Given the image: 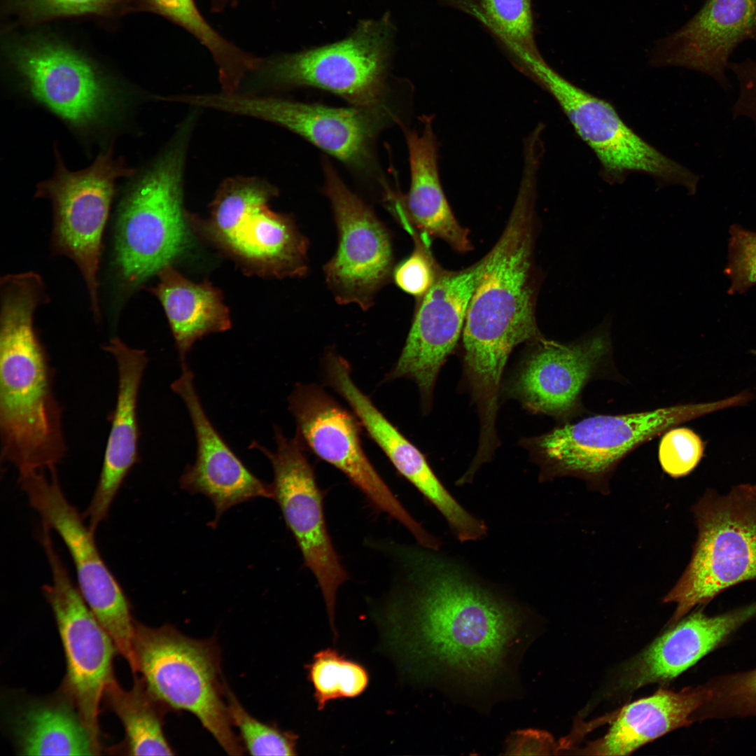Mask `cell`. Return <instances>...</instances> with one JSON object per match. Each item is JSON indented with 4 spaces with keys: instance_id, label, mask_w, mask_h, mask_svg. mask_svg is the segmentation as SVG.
I'll use <instances>...</instances> for the list:
<instances>
[{
    "instance_id": "cell-8",
    "label": "cell",
    "mask_w": 756,
    "mask_h": 756,
    "mask_svg": "<svg viewBox=\"0 0 756 756\" xmlns=\"http://www.w3.org/2000/svg\"><path fill=\"white\" fill-rule=\"evenodd\" d=\"M697 536L689 564L663 598L676 609L673 625L726 589L756 580V484L720 495L708 489L692 506Z\"/></svg>"
},
{
    "instance_id": "cell-2",
    "label": "cell",
    "mask_w": 756,
    "mask_h": 756,
    "mask_svg": "<svg viewBox=\"0 0 756 756\" xmlns=\"http://www.w3.org/2000/svg\"><path fill=\"white\" fill-rule=\"evenodd\" d=\"M537 180L523 176L504 230L487 253L463 330L464 370L479 416L496 417L507 360L517 345L541 337L535 316L533 262Z\"/></svg>"
},
{
    "instance_id": "cell-10",
    "label": "cell",
    "mask_w": 756,
    "mask_h": 756,
    "mask_svg": "<svg viewBox=\"0 0 756 756\" xmlns=\"http://www.w3.org/2000/svg\"><path fill=\"white\" fill-rule=\"evenodd\" d=\"M54 153V173L37 184L34 197L50 201L53 249L77 265L88 288L94 318L99 321L97 274L103 233L118 179L131 177L136 169L129 167L122 157H114L112 146L78 171L66 167L57 145Z\"/></svg>"
},
{
    "instance_id": "cell-27",
    "label": "cell",
    "mask_w": 756,
    "mask_h": 756,
    "mask_svg": "<svg viewBox=\"0 0 756 756\" xmlns=\"http://www.w3.org/2000/svg\"><path fill=\"white\" fill-rule=\"evenodd\" d=\"M13 717L12 736L19 755H94L102 750L63 687L56 694L30 699Z\"/></svg>"
},
{
    "instance_id": "cell-41",
    "label": "cell",
    "mask_w": 756,
    "mask_h": 756,
    "mask_svg": "<svg viewBox=\"0 0 756 756\" xmlns=\"http://www.w3.org/2000/svg\"><path fill=\"white\" fill-rule=\"evenodd\" d=\"M728 68L735 75L738 85V97L732 108L733 115L749 118L756 132V58L729 62Z\"/></svg>"
},
{
    "instance_id": "cell-42",
    "label": "cell",
    "mask_w": 756,
    "mask_h": 756,
    "mask_svg": "<svg viewBox=\"0 0 756 756\" xmlns=\"http://www.w3.org/2000/svg\"><path fill=\"white\" fill-rule=\"evenodd\" d=\"M552 735L535 729L517 730L506 741L505 755H549L557 754Z\"/></svg>"
},
{
    "instance_id": "cell-23",
    "label": "cell",
    "mask_w": 756,
    "mask_h": 756,
    "mask_svg": "<svg viewBox=\"0 0 756 756\" xmlns=\"http://www.w3.org/2000/svg\"><path fill=\"white\" fill-rule=\"evenodd\" d=\"M104 349L115 360L118 385L100 475L83 514L94 533L108 516L122 484L138 461L137 400L148 361L144 350L129 346L118 337H113Z\"/></svg>"
},
{
    "instance_id": "cell-1",
    "label": "cell",
    "mask_w": 756,
    "mask_h": 756,
    "mask_svg": "<svg viewBox=\"0 0 756 756\" xmlns=\"http://www.w3.org/2000/svg\"><path fill=\"white\" fill-rule=\"evenodd\" d=\"M379 551L393 572L372 615L403 675L493 679L522 626L517 608L438 550L384 540Z\"/></svg>"
},
{
    "instance_id": "cell-33",
    "label": "cell",
    "mask_w": 756,
    "mask_h": 756,
    "mask_svg": "<svg viewBox=\"0 0 756 756\" xmlns=\"http://www.w3.org/2000/svg\"><path fill=\"white\" fill-rule=\"evenodd\" d=\"M305 668L319 710L330 701L360 696L370 682L368 671L363 665L332 648L317 652Z\"/></svg>"
},
{
    "instance_id": "cell-43",
    "label": "cell",
    "mask_w": 756,
    "mask_h": 756,
    "mask_svg": "<svg viewBox=\"0 0 756 756\" xmlns=\"http://www.w3.org/2000/svg\"><path fill=\"white\" fill-rule=\"evenodd\" d=\"M752 354H756V349L751 351Z\"/></svg>"
},
{
    "instance_id": "cell-18",
    "label": "cell",
    "mask_w": 756,
    "mask_h": 756,
    "mask_svg": "<svg viewBox=\"0 0 756 756\" xmlns=\"http://www.w3.org/2000/svg\"><path fill=\"white\" fill-rule=\"evenodd\" d=\"M487 261L486 254L463 270H440L432 286L419 299L405 343L385 377L384 381H414L425 411L430 407L439 371L463 332L470 302Z\"/></svg>"
},
{
    "instance_id": "cell-34",
    "label": "cell",
    "mask_w": 756,
    "mask_h": 756,
    "mask_svg": "<svg viewBox=\"0 0 756 756\" xmlns=\"http://www.w3.org/2000/svg\"><path fill=\"white\" fill-rule=\"evenodd\" d=\"M277 195L276 187L260 177L236 176L225 178L211 204V216L208 222L211 235L220 244L247 213L267 204Z\"/></svg>"
},
{
    "instance_id": "cell-9",
    "label": "cell",
    "mask_w": 756,
    "mask_h": 756,
    "mask_svg": "<svg viewBox=\"0 0 756 756\" xmlns=\"http://www.w3.org/2000/svg\"><path fill=\"white\" fill-rule=\"evenodd\" d=\"M394 28L386 14L359 23L350 36L323 46L262 59L253 86L288 90L313 87L358 107L384 104ZM251 93V94H253Z\"/></svg>"
},
{
    "instance_id": "cell-7",
    "label": "cell",
    "mask_w": 756,
    "mask_h": 756,
    "mask_svg": "<svg viewBox=\"0 0 756 756\" xmlns=\"http://www.w3.org/2000/svg\"><path fill=\"white\" fill-rule=\"evenodd\" d=\"M133 651L136 672L157 699L169 710L194 715L228 755L243 754L228 714L214 638L195 639L170 624L154 628L135 621Z\"/></svg>"
},
{
    "instance_id": "cell-35",
    "label": "cell",
    "mask_w": 756,
    "mask_h": 756,
    "mask_svg": "<svg viewBox=\"0 0 756 756\" xmlns=\"http://www.w3.org/2000/svg\"><path fill=\"white\" fill-rule=\"evenodd\" d=\"M704 685L706 696L696 722L756 717V668L713 678Z\"/></svg>"
},
{
    "instance_id": "cell-38",
    "label": "cell",
    "mask_w": 756,
    "mask_h": 756,
    "mask_svg": "<svg viewBox=\"0 0 756 756\" xmlns=\"http://www.w3.org/2000/svg\"><path fill=\"white\" fill-rule=\"evenodd\" d=\"M705 444L692 430L673 427L662 434L658 458L662 470L672 477L690 474L700 462Z\"/></svg>"
},
{
    "instance_id": "cell-22",
    "label": "cell",
    "mask_w": 756,
    "mask_h": 756,
    "mask_svg": "<svg viewBox=\"0 0 756 756\" xmlns=\"http://www.w3.org/2000/svg\"><path fill=\"white\" fill-rule=\"evenodd\" d=\"M181 368V375L171 388L188 412L197 451L194 463L187 465L181 477L180 486L211 500L216 510L215 526L223 513L234 505L257 497L273 498L272 488L253 475L221 438L202 407L192 370L188 363Z\"/></svg>"
},
{
    "instance_id": "cell-19",
    "label": "cell",
    "mask_w": 756,
    "mask_h": 756,
    "mask_svg": "<svg viewBox=\"0 0 756 756\" xmlns=\"http://www.w3.org/2000/svg\"><path fill=\"white\" fill-rule=\"evenodd\" d=\"M518 369L510 393L530 410L564 423L585 412L586 385L611 370L612 346L606 330L568 344L541 337Z\"/></svg>"
},
{
    "instance_id": "cell-4",
    "label": "cell",
    "mask_w": 756,
    "mask_h": 756,
    "mask_svg": "<svg viewBox=\"0 0 756 756\" xmlns=\"http://www.w3.org/2000/svg\"><path fill=\"white\" fill-rule=\"evenodd\" d=\"M198 112L191 108L157 156L125 186L117 211L114 262L129 291L172 264L189 244L183 184Z\"/></svg>"
},
{
    "instance_id": "cell-24",
    "label": "cell",
    "mask_w": 756,
    "mask_h": 756,
    "mask_svg": "<svg viewBox=\"0 0 756 756\" xmlns=\"http://www.w3.org/2000/svg\"><path fill=\"white\" fill-rule=\"evenodd\" d=\"M755 617L756 602L714 616L703 608L685 615L628 665L620 688L633 691L675 678Z\"/></svg>"
},
{
    "instance_id": "cell-20",
    "label": "cell",
    "mask_w": 756,
    "mask_h": 756,
    "mask_svg": "<svg viewBox=\"0 0 756 756\" xmlns=\"http://www.w3.org/2000/svg\"><path fill=\"white\" fill-rule=\"evenodd\" d=\"M325 379L347 402L369 437L391 464L442 514L458 540L474 538L482 521L471 514L446 489L423 453L376 407L354 382L349 362L333 351L324 358Z\"/></svg>"
},
{
    "instance_id": "cell-29",
    "label": "cell",
    "mask_w": 756,
    "mask_h": 756,
    "mask_svg": "<svg viewBox=\"0 0 756 756\" xmlns=\"http://www.w3.org/2000/svg\"><path fill=\"white\" fill-rule=\"evenodd\" d=\"M157 275L156 286L148 290L162 305L182 365L187 363V355L195 342L230 328L229 310L216 288L208 282L195 284L187 279L172 264Z\"/></svg>"
},
{
    "instance_id": "cell-26",
    "label": "cell",
    "mask_w": 756,
    "mask_h": 756,
    "mask_svg": "<svg viewBox=\"0 0 756 756\" xmlns=\"http://www.w3.org/2000/svg\"><path fill=\"white\" fill-rule=\"evenodd\" d=\"M706 696L703 685L679 692L659 690L620 708L601 738L590 742L580 754L625 755L675 729L696 722V713Z\"/></svg>"
},
{
    "instance_id": "cell-21",
    "label": "cell",
    "mask_w": 756,
    "mask_h": 756,
    "mask_svg": "<svg viewBox=\"0 0 756 756\" xmlns=\"http://www.w3.org/2000/svg\"><path fill=\"white\" fill-rule=\"evenodd\" d=\"M748 40L756 42V0H705L688 22L657 43L650 62L694 70L726 86L729 57Z\"/></svg>"
},
{
    "instance_id": "cell-15",
    "label": "cell",
    "mask_w": 756,
    "mask_h": 756,
    "mask_svg": "<svg viewBox=\"0 0 756 756\" xmlns=\"http://www.w3.org/2000/svg\"><path fill=\"white\" fill-rule=\"evenodd\" d=\"M276 450L272 451L256 442L251 447L269 459L273 468V498L300 550L304 564L312 573L320 588L328 620L335 636V608L340 587L349 580L329 535L323 493L317 484L307 451L295 438H288L274 428Z\"/></svg>"
},
{
    "instance_id": "cell-16",
    "label": "cell",
    "mask_w": 756,
    "mask_h": 756,
    "mask_svg": "<svg viewBox=\"0 0 756 756\" xmlns=\"http://www.w3.org/2000/svg\"><path fill=\"white\" fill-rule=\"evenodd\" d=\"M50 532L43 527L40 533L52 574V582L44 584L42 592L54 614L65 654L66 672L62 687L99 740V706L106 686L114 678L113 659L117 650L72 582Z\"/></svg>"
},
{
    "instance_id": "cell-40",
    "label": "cell",
    "mask_w": 756,
    "mask_h": 756,
    "mask_svg": "<svg viewBox=\"0 0 756 756\" xmlns=\"http://www.w3.org/2000/svg\"><path fill=\"white\" fill-rule=\"evenodd\" d=\"M22 16L45 20L60 16L97 13L111 8L116 0H9Z\"/></svg>"
},
{
    "instance_id": "cell-11",
    "label": "cell",
    "mask_w": 756,
    "mask_h": 756,
    "mask_svg": "<svg viewBox=\"0 0 756 756\" xmlns=\"http://www.w3.org/2000/svg\"><path fill=\"white\" fill-rule=\"evenodd\" d=\"M21 487L41 523L55 531L75 566L78 589L112 638L117 651L136 670L133 651L134 623L130 602L97 548L94 533L66 498L57 469L19 474Z\"/></svg>"
},
{
    "instance_id": "cell-28",
    "label": "cell",
    "mask_w": 756,
    "mask_h": 756,
    "mask_svg": "<svg viewBox=\"0 0 756 756\" xmlns=\"http://www.w3.org/2000/svg\"><path fill=\"white\" fill-rule=\"evenodd\" d=\"M220 244L263 274L302 276L308 270L307 238L267 204L246 214Z\"/></svg>"
},
{
    "instance_id": "cell-17",
    "label": "cell",
    "mask_w": 756,
    "mask_h": 756,
    "mask_svg": "<svg viewBox=\"0 0 756 756\" xmlns=\"http://www.w3.org/2000/svg\"><path fill=\"white\" fill-rule=\"evenodd\" d=\"M323 192L333 211L338 246L324 266L326 281L337 302L370 309L393 272L391 237L372 209L345 185L326 159Z\"/></svg>"
},
{
    "instance_id": "cell-3",
    "label": "cell",
    "mask_w": 756,
    "mask_h": 756,
    "mask_svg": "<svg viewBox=\"0 0 756 756\" xmlns=\"http://www.w3.org/2000/svg\"><path fill=\"white\" fill-rule=\"evenodd\" d=\"M1 457L19 474L55 468L65 456L62 412L48 354L34 327L47 302L34 272L7 274L0 284Z\"/></svg>"
},
{
    "instance_id": "cell-31",
    "label": "cell",
    "mask_w": 756,
    "mask_h": 756,
    "mask_svg": "<svg viewBox=\"0 0 756 756\" xmlns=\"http://www.w3.org/2000/svg\"><path fill=\"white\" fill-rule=\"evenodd\" d=\"M144 5L186 29L210 51L217 65L222 92L240 90L246 76L262 59L244 51L224 38L204 18L194 0H143Z\"/></svg>"
},
{
    "instance_id": "cell-12",
    "label": "cell",
    "mask_w": 756,
    "mask_h": 756,
    "mask_svg": "<svg viewBox=\"0 0 756 756\" xmlns=\"http://www.w3.org/2000/svg\"><path fill=\"white\" fill-rule=\"evenodd\" d=\"M526 75L554 97L595 153L606 179L617 181L629 174L640 173L695 193L699 176L646 142L608 102L568 80L544 59L533 64Z\"/></svg>"
},
{
    "instance_id": "cell-5",
    "label": "cell",
    "mask_w": 756,
    "mask_h": 756,
    "mask_svg": "<svg viewBox=\"0 0 756 756\" xmlns=\"http://www.w3.org/2000/svg\"><path fill=\"white\" fill-rule=\"evenodd\" d=\"M735 405L730 397L615 415L589 414L561 423L527 444L542 481L575 477L606 495L616 468L635 449L671 428Z\"/></svg>"
},
{
    "instance_id": "cell-25",
    "label": "cell",
    "mask_w": 756,
    "mask_h": 756,
    "mask_svg": "<svg viewBox=\"0 0 756 756\" xmlns=\"http://www.w3.org/2000/svg\"><path fill=\"white\" fill-rule=\"evenodd\" d=\"M432 118H422L423 129L404 128L409 153L410 186L407 195L386 190V200L402 227L411 225L430 238L442 239L453 249H472L468 230L455 218L444 195L438 167V141Z\"/></svg>"
},
{
    "instance_id": "cell-30",
    "label": "cell",
    "mask_w": 756,
    "mask_h": 756,
    "mask_svg": "<svg viewBox=\"0 0 756 756\" xmlns=\"http://www.w3.org/2000/svg\"><path fill=\"white\" fill-rule=\"evenodd\" d=\"M102 700L123 725L129 755L174 754L163 732L164 714L169 709L150 692L141 677L134 675L129 690L113 678L106 686Z\"/></svg>"
},
{
    "instance_id": "cell-14",
    "label": "cell",
    "mask_w": 756,
    "mask_h": 756,
    "mask_svg": "<svg viewBox=\"0 0 756 756\" xmlns=\"http://www.w3.org/2000/svg\"><path fill=\"white\" fill-rule=\"evenodd\" d=\"M295 438L307 451L342 472L377 510L402 525L420 544L432 535L403 506L367 456L362 425L316 384H297L288 398Z\"/></svg>"
},
{
    "instance_id": "cell-13",
    "label": "cell",
    "mask_w": 756,
    "mask_h": 756,
    "mask_svg": "<svg viewBox=\"0 0 756 756\" xmlns=\"http://www.w3.org/2000/svg\"><path fill=\"white\" fill-rule=\"evenodd\" d=\"M199 103L202 108L283 127L360 174H368L374 169L376 136L395 118L384 104L373 107L335 108L241 92L202 94Z\"/></svg>"
},
{
    "instance_id": "cell-6",
    "label": "cell",
    "mask_w": 756,
    "mask_h": 756,
    "mask_svg": "<svg viewBox=\"0 0 756 756\" xmlns=\"http://www.w3.org/2000/svg\"><path fill=\"white\" fill-rule=\"evenodd\" d=\"M20 90L78 136L105 142L122 129L136 100L76 51L50 41L15 49Z\"/></svg>"
},
{
    "instance_id": "cell-37",
    "label": "cell",
    "mask_w": 756,
    "mask_h": 756,
    "mask_svg": "<svg viewBox=\"0 0 756 756\" xmlns=\"http://www.w3.org/2000/svg\"><path fill=\"white\" fill-rule=\"evenodd\" d=\"M414 249L408 258L393 272L396 284L404 292L420 299L435 281L440 268L435 262L430 249V238L412 230Z\"/></svg>"
},
{
    "instance_id": "cell-36",
    "label": "cell",
    "mask_w": 756,
    "mask_h": 756,
    "mask_svg": "<svg viewBox=\"0 0 756 756\" xmlns=\"http://www.w3.org/2000/svg\"><path fill=\"white\" fill-rule=\"evenodd\" d=\"M224 696L232 724L237 729L244 749L251 755H297L296 734L283 730L275 724L262 722L251 715L225 682Z\"/></svg>"
},
{
    "instance_id": "cell-32",
    "label": "cell",
    "mask_w": 756,
    "mask_h": 756,
    "mask_svg": "<svg viewBox=\"0 0 756 756\" xmlns=\"http://www.w3.org/2000/svg\"><path fill=\"white\" fill-rule=\"evenodd\" d=\"M475 16L503 43L521 70L542 58L535 40L533 0H477Z\"/></svg>"
},
{
    "instance_id": "cell-39",
    "label": "cell",
    "mask_w": 756,
    "mask_h": 756,
    "mask_svg": "<svg viewBox=\"0 0 756 756\" xmlns=\"http://www.w3.org/2000/svg\"><path fill=\"white\" fill-rule=\"evenodd\" d=\"M729 233L727 263L724 270L731 282L727 293L742 294L756 285V232L733 224Z\"/></svg>"
}]
</instances>
